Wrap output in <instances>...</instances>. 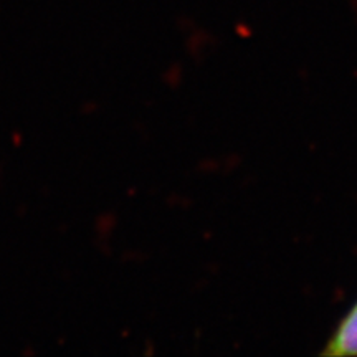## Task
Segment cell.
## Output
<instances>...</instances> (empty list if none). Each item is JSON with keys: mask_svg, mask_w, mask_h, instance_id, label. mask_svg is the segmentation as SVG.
I'll list each match as a JSON object with an SVG mask.
<instances>
[{"mask_svg": "<svg viewBox=\"0 0 357 357\" xmlns=\"http://www.w3.org/2000/svg\"><path fill=\"white\" fill-rule=\"evenodd\" d=\"M321 356L351 357L357 356V301L342 316L328 341Z\"/></svg>", "mask_w": 357, "mask_h": 357, "instance_id": "obj_1", "label": "cell"}]
</instances>
